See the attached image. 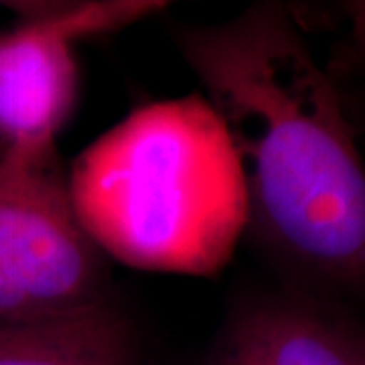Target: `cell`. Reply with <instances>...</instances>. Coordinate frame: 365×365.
<instances>
[{"instance_id": "obj_1", "label": "cell", "mask_w": 365, "mask_h": 365, "mask_svg": "<svg viewBox=\"0 0 365 365\" xmlns=\"http://www.w3.org/2000/svg\"><path fill=\"white\" fill-rule=\"evenodd\" d=\"M175 43L234 146L246 232L302 290L365 297V160L292 11L262 2Z\"/></svg>"}, {"instance_id": "obj_2", "label": "cell", "mask_w": 365, "mask_h": 365, "mask_svg": "<svg viewBox=\"0 0 365 365\" xmlns=\"http://www.w3.org/2000/svg\"><path fill=\"white\" fill-rule=\"evenodd\" d=\"M67 179L93 242L132 268L213 276L248 227L240 163L203 96L132 110Z\"/></svg>"}, {"instance_id": "obj_3", "label": "cell", "mask_w": 365, "mask_h": 365, "mask_svg": "<svg viewBox=\"0 0 365 365\" xmlns=\"http://www.w3.org/2000/svg\"><path fill=\"white\" fill-rule=\"evenodd\" d=\"M108 299L106 254L79 220L57 146L0 148V323L63 319Z\"/></svg>"}, {"instance_id": "obj_4", "label": "cell", "mask_w": 365, "mask_h": 365, "mask_svg": "<svg viewBox=\"0 0 365 365\" xmlns=\"http://www.w3.org/2000/svg\"><path fill=\"white\" fill-rule=\"evenodd\" d=\"M0 29V148L45 150L78 100L79 41L116 33L165 9L148 0L9 2Z\"/></svg>"}, {"instance_id": "obj_5", "label": "cell", "mask_w": 365, "mask_h": 365, "mask_svg": "<svg viewBox=\"0 0 365 365\" xmlns=\"http://www.w3.org/2000/svg\"><path fill=\"white\" fill-rule=\"evenodd\" d=\"M205 365H365V339L309 297L254 300Z\"/></svg>"}, {"instance_id": "obj_6", "label": "cell", "mask_w": 365, "mask_h": 365, "mask_svg": "<svg viewBox=\"0 0 365 365\" xmlns=\"http://www.w3.org/2000/svg\"><path fill=\"white\" fill-rule=\"evenodd\" d=\"M0 365H136L130 319L108 299L63 319L0 323Z\"/></svg>"}, {"instance_id": "obj_7", "label": "cell", "mask_w": 365, "mask_h": 365, "mask_svg": "<svg viewBox=\"0 0 365 365\" xmlns=\"http://www.w3.org/2000/svg\"><path fill=\"white\" fill-rule=\"evenodd\" d=\"M343 13L347 16V47H349V59L353 69L359 71L365 78V0L347 2L343 6Z\"/></svg>"}]
</instances>
